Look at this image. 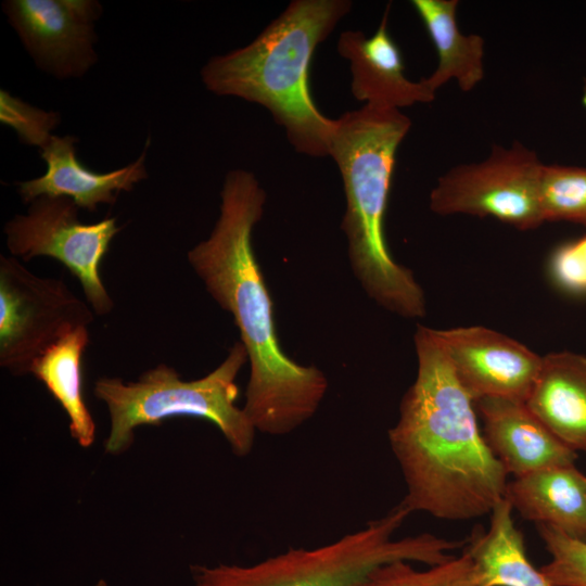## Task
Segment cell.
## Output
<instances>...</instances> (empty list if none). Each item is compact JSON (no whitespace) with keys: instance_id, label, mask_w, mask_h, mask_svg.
Returning a JSON list of instances; mask_svg holds the SVG:
<instances>
[{"instance_id":"cell-1","label":"cell","mask_w":586,"mask_h":586,"mask_svg":"<svg viewBox=\"0 0 586 586\" xmlns=\"http://www.w3.org/2000/svg\"><path fill=\"white\" fill-rule=\"evenodd\" d=\"M265 202V190L251 171H228L218 219L187 259L240 332L250 364L243 410L256 431L285 435L317 412L328 380L317 367L290 358L280 345L273 303L252 242Z\"/></svg>"},{"instance_id":"cell-2","label":"cell","mask_w":586,"mask_h":586,"mask_svg":"<svg viewBox=\"0 0 586 586\" xmlns=\"http://www.w3.org/2000/svg\"><path fill=\"white\" fill-rule=\"evenodd\" d=\"M415 382L388 430L413 511L447 521L489 514L505 498L507 472L485 442L473 399L458 382L435 329L418 324Z\"/></svg>"},{"instance_id":"cell-3","label":"cell","mask_w":586,"mask_h":586,"mask_svg":"<svg viewBox=\"0 0 586 586\" xmlns=\"http://www.w3.org/2000/svg\"><path fill=\"white\" fill-rule=\"evenodd\" d=\"M348 0H294L247 46L208 60L204 86L218 95L266 107L296 152L329 155L335 119L314 102L309 68L315 49L349 13Z\"/></svg>"},{"instance_id":"cell-4","label":"cell","mask_w":586,"mask_h":586,"mask_svg":"<svg viewBox=\"0 0 586 586\" xmlns=\"http://www.w3.org/2000/svg\"><path fill=\"white\" fill-rule=\"evenodd\" d=\"M410 127L402 111L364 105L335 119L329 146L343 181L342 230L354 275L374 302L407 319L425 315V295L390 253L384 215L396 153Z\"/></svg>"},{"instance_id":"cell-5","label":"cell","mask_w":586,"mask_h":586,"mask_svg":"<svg viewBox=\"0 0 586 586\" xmlns=\"http://www.w3.org/2000/svg\"><path fill=\"white\" fill-rule=\"evenodd\" d=\"M410 510L403 501L385 515L316 548H290L252 565L194 564L193 586H358L375 568L394 561L429 566L451 559L464 542L431 533L395 538Z\"/></svg>"},{"instance_id":"cell-6","label":"cell","mask_w":586,"mask_h":586,"mask_svg":"<svg viewBox=\"0 0 586 586\" xmlns=\"http://www.w3.org/2000/svg\"><path fill=\"white\" fill-rule=\"evenodd\" d=\"M246 361L245 347L239 341L218 367L200 379L183 380L166 364L148 369L136 381L99 378L93 393L105 404L110 416L105 451L111 455L126 451L139 426L160 425L174 417H193L216 425L233 454L249 455L256 430L243 408L235 404L239 396L235 379Z\"/></svg>"},{"instance_id":"cell-7","label":"cell","mask_w":586,"mask_h":586,"mask_svg":"<svg viewBox=\"0 0 586 586\" xmlns=\"http://www.w3.org/2000/svg\"><path fill=\"white\" fill-rule=\"evenodd\" d=\"M78 211L69 198L41 195L28 204L26 214L5 222V244L18 260L44 256L63 264L78 279L93 313L105 316L112 311L114 301L102 281L100 267L122 227L109 216L84 224Z\"/></svg>"},{"instance_id":"cell-8","label":"cell","mask_w":586,"mask_h":586,"mask_svg":"<svg viewBox=\"0 0 586 586\" xmlns=\"http://www.w3.org/2000/svg\"><path fill=\"white\" fill-rule=\"evenodd\" d=\"M544 165L521 142L508 148L493 144L484 161L455 166L437 179L430 208L438 215L495 217L519 230L535 229L545 222Z\"/></svg>"},{"instance_id":"cell-9","label":"cell","mask_w":586,"mask_h":586,"mask_svg":"<svg viewBox=\"0 0 586 586\" xmlns=\"http://www.w3.org/2000/svg\"><path fill=\"white\" fill-rule=\"evenodd\" d=\"M93 310L61 279L39 277L13 256H0V366L29 373L35 359L93 321Z\"/></svg>"},{"instance_id":"cell-10","label":"cell","mask_w":586,"mask_h":586,"mask_svg":"<svg viewBox=\"0 0 586 586\" xmlns=\"http://www.w3.org/2000/svg\"><path fill=\"white\" fill-rule=\"evenodd\" d=\"M3 11L36 65L58 79L81 77L97 62L95 0H7Z\"/></svg>"},{"instance_id":"cell-11","label":"cell","mask_w":586,"mask_h":586,"mask_svg":"<svg viewBox=\"0 0 586 586\" xmlns=\"http://www.w3.org/2000/svg\"><path fill=\"white\" fill-rule=\"evenodd\" d=\"M454 373L469 396L525 402L542 356L506 334L481 327L435 329Z\"/></svg>"},{"instance_id":"cell-12","label":"cell","mask_w":586,"mask_h":586,"mask_svg":"<svg viewBox=\"0 0 586 586\" xmlns=\"http://www.w3.org/2000/svg\"><path fill=\"white\" fill-rule=\"evenodd\" d=\"M74 136H52L40 149V157L47 164L46 173L37 178L16 182L17 192L25 204L41 195L65 196L79 208L95 212L98 205H114L120 192H129L148 178L145 167L150 137L137 160L107 173L87 168L77 157Z\"/></svg>"},{"instance_id":"cell-13","label":"cell","mask_w":586,"mask_h":586,"mask_svg":"<svg viewBox=\"0 0 586 586\" xmlns=\"http://www.w3.org/2000/svg\"><path fill=\"white\" fill-rule=\"evenodd\" d=\"M388 9L372 36L345 30L339 37L337 51L349 62L352 94L364 105L398 111L432 102L436 92L423 79L413 81L405 75L402 52L387 28Z\"/></svg>"},{"instance_id":"cell-14","label":"cell","mask_w":586,"mask_h":586,"mask_svg":"<svg viewBox=\"0 0 586 586\" xmlns=\"http://www.w3.org/2000/svg\"><path fill=\"white\" fill-rule=\"evenodd\" d=\"M483 436L507 474L521 477L547 468L574 464L576 453L561 443L525 402L484 397L474 402Z\"/></svg>"},{"instance_id":"cell-15","label":"cell","mask_w":586,"mask_h":586,"mask_svg":"<svg viewBox=\"0 0 586 586\" xmlns=\"http://www.w3.org/2000/svg\"><path fill=\"white\" fill-rule=\"evenodd\" d=\"M525 404L561 443L586 455V356L565 351L542 356Z\"/></svg>"},{"instance_id":"cell-16","label":"cell","mask_w":586,"mask_h":586,"mask_svg":"<svg viewBox=\"0 0 586 586\" xmlns=\"http://www.w3.org/2000/svg\"><path fill=\"white\" fill-rule=\"evenodd\" d=\"M505 498L526 521L586 540V475L575 464L515 477L508 483Z\"/></svg>"},{"instance_id":"cell-17","label":"cell","mask_w":586,"mask_h":586,"mask_svg":"<svg viewBox=\"0 0 586 586\" xmlns=\"http://www.w3.org/2000/svg\"><path fill=\"white\" fill-rule=\"evenodd\" d=\"M512 511L501 499L489 513L488 527L475 526L464 542L463 552L474 564L479 586H555L530 561Z\"/></svg>"},{"instance_id":"cell-18","label":"cell","mask_w":586,"mask_h":586,"mask_svg":"<svg viewBox=\"0 0 586 586\" xmlns=\"http://www.w3.org/2000/svg\"><path fill=\"white\" fill-rule=\"evenodd\" d=\"M458 4V0L411 1L436 49L437 66L422 78L434 92L451 79L469 92L484 78V38L461 33L456 18Z\"/></svg>"},{"instance_id":"cell-19","label":"cell","mask_w":586,"mask_h":586,"mask_svg":"<svg viewBox=\"0 0 586 586\" xmlns=\"http://www.w3.org/2000/svg\"><path fill=\"white\" fill-rule=\"evenodd\" d=\"M89 341L88 327L75 329L35 359L29 371L61 405L69 420L71 436L84 448L95 440V423L82 386V356Z\"/></svg>"},{"instance_id":"cell-20","label":"cell","mask_w":586,"mask_h":586,"mask_svg":"<svg viewBox=\"0 0 586 586\" xmlns=\"http://www.w3.org/2000/svg\"><path fill=\"white\" fill-rule=\"evenodd\" d=\"M399 560L375 568L358 586H479L471 558L463 552L446 562L417 570Z\"/></svg>"},{"instance_id":"cell-21","label":"cell","mask_w":586,"mask_h":586,"mask_svg":"<svg viewBox=\"0 0 586 586\" xmlns=\"http://www.w3.org/2000/svg\"><path fill=\"white\" fill-rule=\"evenodd\" d=\"M540 201L545 221L586 227V167L544 165Z\"/></svg>"},{"instance_id":"cell-22","label":"cell","mask_w":586,"mask_h":586,"mask_svg":"<svg viewBox=\"0 0 586 586\" xmlns=\"http://www.w3.org/2000/svg\"><path fill=\"white\" fill-rule=\"evenodd\" d=\"M551 559L540 568L555 586H586V540L572 538L557 528L536 524Z\"/></svg>"},{"instance_id":"cell-23","label":"cell","mask_w":586,"mask_h":586,"mask_svg":"<svg viewBox=\"0 0 586 586\" xmlns=\"http://www.w3.org/2000/svg\"><path fill=\"white\" fill-rule=\"evenodd\" d=\"M0 120L15 130L23 144L42 149L60 125L61 115L59 112L33 106L1 89Z\"/></svg>"},{"instance_id":"cell-24","label":"cell","mask_w":586,"mask_h":586,"mask_svg":"<svg viewBox=\"0 0 586 586\" xmlns=\"http://www.w3.org/2000/svg\"><path fill=\"white\" fill-rule=\"evenodd\" d=\"M556 283L571 293H586V235L558 247L550 260Z\"/></svg>"},{"instance_id":"cell-25","label":"cell","mask_w":586,"mask_h":586,"mask_svg":"<svg viewBox=\"0 0 586 586\" xmlns=\"http://www.w3.org/2000/svg\"><path fill=\"white\" fill-rule=\"evenodd\" d=\"M93 586H109L104 579H99Z\"/></svg>"}]
</instances>
